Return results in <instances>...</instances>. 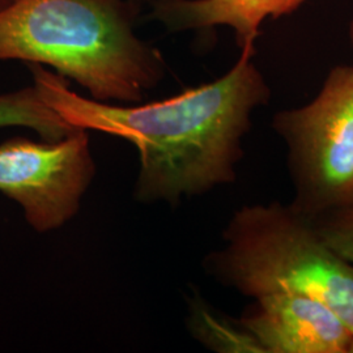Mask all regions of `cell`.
I'll use <instances>...</instances> for the list:
<instances>
[{"label": "cell", "mask_w": 353, "mask_h": 353, "mask_svg": "<svg viewBox=\"0 0 353 353\" xmlns=\"http://www.w3.org/2000/svg\"><path fill=\"white\" fill-rule=\"evenodd\" d=\"M94 176L87 130L57 141L16 137L0 144V192L21 207L38 233L59 229L79 214Z\"/></svg>", "instance_id": "5b68a950"}, {"label": "cell", "mask_w": 353, "mask_h": 353, "mask_svg": "<svg viewBox=\"0 0 353 353\" xmlns=\"http://www.w3.org/2000/svg\"><path fill=\"white\" fill-rule=\"evenodd\" d=\"M348 36H350V41H351V46L353 49V19L350 23V28H348Z\"/></svg>", "instance_id": "8fae6325"}, {"label": "cell", "mask_w": 353, "mask_h": 353, "mask_svg": "<svg viewBox=\"0 0 353 353\" xmlns=\"http://www.w3.org/2000/svg\"><path fill=\"white\" fill-rule=\"evenodd\" d=\"M12 0H0V10L3 8V7H6L8 3H11Z\"/></svg>", "instance_id": "4fadbf2b"}, {"label": "cell", "mask_w": 353, "mask_h": 353, "mask_svg": "<svg viewBox=\"0 0 353 353\" xmlns=\"http://www.w3.org/2000/svg\"><path fill=\"white\" fill-rule=\"evenodd\" d=\"M203 265L221 285L254 300L275 293L326 303L353 334V263L332 250L309 217L280 203L245 205Z\"/></svg>", "instance_id": "3957f363"}, {"label": "cell", "mask_w": 353, "mask_h": 353, "mask_svg": "<svg viewBox=\"0 0 353 353\" xmlns=\"http://www.w3.org/2000/svg\"><path fill=\"white\" fill-rule=\"evenodd\" d=\"M26 127L37 132L41 139H63L79 130L50 108L33 85L0 93V128Z\"/></svg>", "instance_id": "ba28073f"}, {"label": "cell", "mask_w": 353, "mask_h": 353, "mask_svg": "<svg viewBox=\"0 0 353 353\" xmlns=\"http://www.w3.org/2000/svg\"><path fill=\"white\" fill-rule=\"evenodd\" d=\"M288 151L294 201L306 217L353 207V65H336L316 99L274 117Z\"/></svg>", "instance_id": "277c9868"}, {"label": "cell", "mask_w": 353, "mask_h": 353, "mask_svg": "<svg viewBox=\"0 0 353 353\" xmlns=\"http://www.w3.org/2000/svg\"><path fill=\"white\" fill-rule=\"evenodd\" d=\"M132 1L139 6L140 3H156V1H159V0H132Z\"/></svg>", "instance_id": "7c38bea8"}, {"label": "cell", "mask_w": 353, "mask_h": 353, "mask_svg": "<svg viewBox=\"0 0 353 353\" xmlns=\"http://www.w3.org/2000/svg\"><path fill=\"white\" fill-rule=\"evenodd\" d=\"M262 353H351L353 334L326 303L275 293L255 300L237 321Z\"/></svg>", "instance_id": "8992f818"}, {"label": "cell", "mask_w": 353, "mask_h": 353, "mask_svg": "<svg viewBox=\"0 0 353 353\" xmlns=\"http://www.w3.org/2000/svg\"><path fill=\"white\" fill-rule=\"evenodd\" d=\"M306 0H159L152 17L172 32L225 26L240 48L254 45L265 19L294 12Z\"/></svg>", "instance_id": "52a82bcc"}, {"label": "cell", "mask_w": 353, "mask_h": 353, "mask_svg": "<svg viewBox=\"0 0 353 353\" xmlns=\"http://www.w3.org/2000/svg\"><path fill=\"white\" fill-rule=\"evenodd\" d=\"M309 219L328 246L353 263V207Z\"/></svg>", "instance_id": "30bf717a"}, {"label": "cell", "mask_w": 353, "mask_h": 353, "mask_svg": "<svg viewBox=\"0 0 353 353\" xmlns=\"http://www.w3.org/2000/svg\"><path fill=\"white\" fill-rule=\"evenodd\" d=\"M351 353H353V344H352V348H351Z\"/></svg>", "instance_id": "5bb4252c"}, {"label": "cell", "mask_w": 353, "mask_h": 353, "mask_svg": "<svg viewBox=\"0 0 353 353\" xmlns=\"http://www.w3.org/2000/svg\"><path fill=\"white\" fill-rule=\"evenodd\" d=\"M132 0H12L0 10V61L49 65L102 102L140 103L165 77L137 34Z\"/></svg>", "instance_id": "7a4b0ae2"}, {"label": "cell", "mask_w": 353, "mask_h": 353, "mask_svg": "<svg viewBox=\"0 0 353 353\" xmlns=\"http://www.w3.org/2000/svg\"><path fill=\"white\" fill-rule=\"evenodd\" d=\"M254 45L241 48L225 75L163 101H97L74 92L67 79L29 64L41 97L64 121L83 130L127 140L139 153L134 198L143 204L176 207L236 181L242 140L252 115L271 99V89L252 63Z\"/></svg>", "instance_id": "6da1fadb"}, {"label": "cell", "mask_w": 353, "mask_h": 353, "mask_svg": "<svg viewBox=\"0 0 353 353\" xmlns=\"http://www.w3.org/2000/svg\"><path fill=\"white\" fill-rule=\"evenodd\" d=\"M190 328L192 335L219 352L262 353L261 347L239 322L230 323L227 319L214 316L212 312L196 300L191 305Z\"/></svg>", "instance_id": "9c48e42d"}]
</instances>
